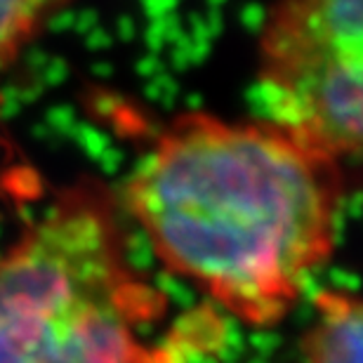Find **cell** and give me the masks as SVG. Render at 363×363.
Segmentation results:
<instances>
[{
  "label": "cell",
  "mask_w": 363,
  "mask_h": 363,
  "mask_svg": "<svg viewBox=\"0 0 363 363\" xmlns=\"http://www.w3.org/2000/svg\"><path fill=\"white\" fill-rule=\"evenodd\" d=\"M302 363H363V295L321 290L314 297Z\"/></svg>",
  "instance_id": "4"
},
{
  "label": "cell",
  "mask_w": 363,
  "mask_h": 363,
  "mask_svg": "<svg viewBox=\"0 0 363 363\" xmlns=\"http://www.w3.org/2000/svg\"><path fill=\"white\" fill-rule=\"evenodd\" d=\"M337 158L274 121L172 118L125 179L121 206L156 259L217 309L272 328L337 241Z\"/></svg>",
  "instance_id": "1"
},
{
  "label": "cell",
  "mask_w": 363,
  "mask_h": 363,
  "mask_svg": "<svg viewBox=\"0 0 363 363\" xmlns=\"http://www.w3.org/2000/svg\"><path fill=\"white\" fill-rule=\"evenodd\" d=\"M257 92L281 128L363 161V0H276L257 40Z\"/></svg>",
  "instance_id": "3"
},
{
  "label": "cell",
  "mask_w": 363,
  "mask_h": 363,
  "mask_svg": "<svg viewBox=\"0 0 363 363\" xmlns=\"http://www.w3.org/2000/svg\"><path fill=\"white\" fill-rule=\"evenodd\" d=\"M69 3L71 0H0V71L12 67Z\"/></svg>",
  "instance_id": "5"
},
{
  "label": "cell",
  "mask_w": 363,
  "mask_h": 363,
  "mask_svg": "<svg viewBox=\"0 0 363 363\" xmlns=\"http://www.w3.org/2000/svg\"><path fill=\"white\" fill-rule=\"evenodd\" d=\"M165 309L97 179L57 194L0 255V363H177L151 337Z\"/></svg>",
  "instance_id": "2"
}]
</instances>
